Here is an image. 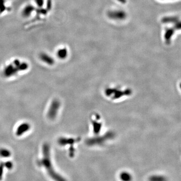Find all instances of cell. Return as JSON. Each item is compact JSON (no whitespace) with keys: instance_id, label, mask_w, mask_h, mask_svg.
Wrapping results in <instances>:
<instances>
[{"instance_id":"52a82bcc","label":"cell","mask_w":181,"mask_h":181,"mask_svg":"<svg viewBox=\"0 0 181 181\" xmlns=\"http://www.w3.org/2000/svg\"><path fill=\"white\" fill-rule=\"evenodd\" d=\"M0 154L2 156H8L10 154V152L6 149H2L0 150Z\"/></svg>"},{"instance_id":"ba28073f","label":"cell","mask_w":181,"mask_h":181,"mask_svg":"<svg viewBox=\"0 0 181 181\" xmlns=\"http://www.w3.org/2000/svg\"><path fill=\"white\" fill-rule=\"evenodd\" d=\"M58 56L60 58H64L66 57V52L65 50H60L59 52H58Z\"/></svg>"},{"instance_id":"6da1fadb","label":"cell","mask_w":181,"mask_h":181,"mask_svg":"<svg viewBox=\"0 0 181 181\" xmlns=\"http://www.w3.org/2000/svg\"><path fill=\"white\" fill-rule=\"evenodd\" d=\"M60 101L57 99H55L52 102L48 112V117L50 119H54L56 117L60 109Z\"/></svg>"},{"instance_id":"7a4b0ae2","label":"cell","mask_w":181,"mask_h":181,"mask_svg":"<svg viewBox=\"0 0 181 181\" xmlns=\"http://www.w3.org/2000/svg\"><path fill=\"white\" fill-rule=\"evenodd\" d=\"M30 128V126L29 124L27 123H24L21 124V125L19 126L17 128L16 134L17 136H21L23 135V134L25 133V132L28 131Z\"/></svg>"},{"instance_id":"8992f818","label":"cell","mask_w":181,"mask_h":181,"mask_svg":"<svg viewBox=\"0 0 181 181\" xmlns=\"http://www.w3.org/2000/svg\"><path fill=\"white\" fill-rule=\"evenodd\" d=\"M41 58L43 61L45 62L47 64H52L54 63V60H53V59H52L50 57L48 56H46L45 54H43L42 56H41Z\"/></svg>"},{"instance_id":"277c9868","label":"cell","mask_w":181,"mask_h":181,"mask_svg":"<svg viewBox=\"0 0 181 181\" xmlns=\"http://www.w3.org/2000/svg\"><path fill=\"white\" fill-rule=\"evenodd\" d=\"M119 178L122 181H131L132 180V175L127 172H122L120 173Z\"/></svg>"},{"instance_id":"5b68a950","label":"cell","mask_w":181,"mask_h":181,"mask_svg":"<svg viewBox=\"0 0 181 181\" xmlns=\"http://www.w3.org/2000/svg\"><path fill=\"white\" fill-rule=\"evenodd\" d=\"M149 181H167V179L164 176L160 175H154L149 178Z\"/></svg>"},{"instance_id":"3957f363","label":"cell","mask_w":181,"mask_h":181,"mask_svg":"<svg viewBox=\"0 0 181 181\" xmlns=\"http://www.w3.org/2000/svg\"><path fill=\"white\" fill-rule=\"evenodd\" d=\"M18 70V68H14L12 66L10 65L5 68L4 71V74L5 76L7 77H10L11 76L16 74Z\"/></svg>"}]
</instances>
